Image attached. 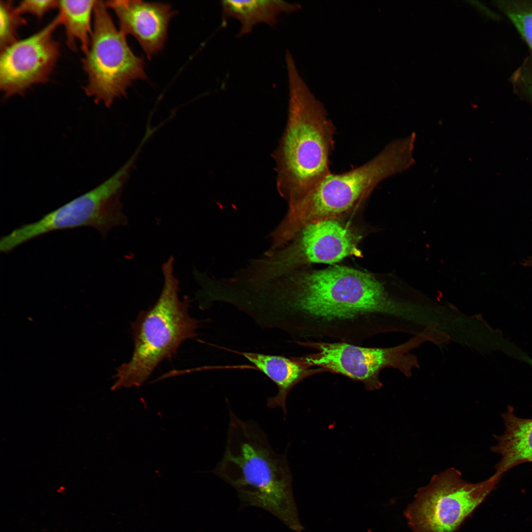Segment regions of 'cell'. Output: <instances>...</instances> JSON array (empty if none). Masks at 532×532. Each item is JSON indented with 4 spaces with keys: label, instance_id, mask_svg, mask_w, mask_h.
<instances>
[{
    "label": "cell",
    "instance_id": "obj_1",
    "mask_svg": "<svg viewBox=\"0 0 532 532\" xmlns=\"http://www.w3.org/2000/svg\"><path fill=\"white\" fill-rule=\"evenodd\" d=\"M264 326L295 341L361 345L395 330L400 304L374 274L345 266L302 268L264 285L257 296Z\"/></svg>",
    "mask_w": 532,
    "mask_h": 532
},
{
    "label": "cell",
    "instance_id": "obj_2",
    "mask_svg": "<svg viewBox=\"0 0 532 532\" xmlns=\"http://www.w3.org/2000/svg\"><path fill=\"white\" fill-rule=\"evenodd\" d=\"M225 451L213 473L235 490L241 507L262 508L300 532L286 453L274 451L256 422L242 420L230 406Z\"/></svg>",
    "mask_w": 532,
    "mask_h": 532
},
{
    "label": "cell",
    "instance_id": "obj_3",
    "mask_svg": "<svg viewBox=\"0 0 532 532\" xmlns=\"http://www.w3.org/2000/svg\"><path fill=\"white\" fill-rule=\"evenodd\" d=\"M289 84L287 124L274 153L277 189L287 203L311 191L330 173L335 127L322 103L300 75L291 53L285 55Z\"/></svg>",
    "mask_w": 532,
    "mask_h": 532
},
{
    "label": "cell",
    "instance_id": "obj_4",
    "mask_svg": "<svg viewBox=\"0 0 532 532\" xmlns=\"http://www.w3.org/2000/svg\"><path fill=\"white\" fill-rule=\"evenodd\" d=\"M174 262L170 256L162 265L164 284L156 303L140 311L132 324L133 353L129 362L117 368L112 390L139 388L161 362L176 355L184 341L197 335L200 321L188 314L189 298L179 297Z\"/></svg>",
    "mask_w": 532,
    "mask_h": 532
},
{
    "label": "cell",
    "instance_id": "obj_5",
    "mask_svg": "<svg viewBox=\"0 0 532 532\" xmlns=\"http://www.w3.org/2000/svg\"><path fill=\"white\" fill-rule=\"evenodd\" d=\"M413 149L407 139H397L363 165L342 173L331 172L309 193L288 204L286 227L296 233L311 224L339 218L358 208L383 180L414 165Z\"/></svg>",
    "mask_w": 532,
    "mask_h": 532
},
{
    "label": "cell",
    "instance_id": "obj_6",
    "mask_svg": "<svg viewBox=\"0 0 532 532\" xmlns=\"http://www.w3.org/2000/svg\"><path fill=\"white\" fill-rule=\"evenodd\" d=\"M361 237L339 218L311 224L283 247L266 250L250 260L243 275L249 284L258 287L311 264H333L348 257H360Z\"/></svg>",
    "mask_w": 532,
    "mask_h": 532
},
{
    "label": "cell",
    "instance_id": "obj_7",
    "mask_svg": "<svg viewBox=\"0 0 532 532\" xmlns=\"http://www.w3.org/2000/svg\"><path fill=\"white\" fill-rule=\"evenodd\" d=\"M133 156L102 183L39 220L24 224L2 236L0 251L8 253L44 234L81 227H92L105 237L112 229L128 225L121 194L134 163Z\"/></svg>",
    "mask_w": 532,
    "mask_h": 532
},
{
    "label": "cell",
    "instance_id": "obj_8",
    "mask_svg": "<svg viewBox=\"0 0 532 532\" xmlns=\"http://www.w3.org/2000/svg\"><path fill=\"white\" fill-rule=\"evenodd\" d=\"M93 32L82 60L86 95L109 107L137 79H146L143 60L133 53L125 35L115 27L104 1L96 0Z\"/></svg>",
    "mask_w": 532,
    "mask_h": 532
},
{
    "label": "cell",
    "instance_id": "obj_9",
    "mask_svg": "<svg viewBox=\"0 0 532 532\" xmlns=\"http://www.w3.org/2000/svg\"><path fill=\"white\" fill-rule=\"evenodd\" d=\"M501 476L471 483L458 469L449 468L434 474L417 490L404 516L413 532H456L494 489Z\"/></svg>",
    "mask_w": 532,
    "mask_h": 532
},
{
    "label": "cell",
    "instance_id": "obj_10",
    "mask_svg": "<svg viewBox=\"0 0 532 532\" xmlns=\"http://www.w3.org/2000/svg\"><path fill=\"white\" fill-rule=\"evenodd\" d=\"M426 335H419L402 344L391 347H368L338 341H295L314 352L296 359L308 368H320L324 372L345 376L362 383L368 391L380 389L383 384L381 371L389 367L406 373L414 366V357L408 350L418 346Z\"/></svg>",
    "mask_w": 532,
    "mask_h": 532
},
{
    "label": "cell",
    "instance_id": "obj_11",
    "mask_svg": "<svg viewBox=\"0 0 532 532\" xmlns=\"http://www.w3.org/2000/svg\"><path fill=\"white\" fill-rule=\"evenodd\" d=\"M60 25L58 14L38 32L0 52V89L5 97L23 94L49 79L60 55L53 36Z\"/></svg>",
    "mask_w": 532,
    "mask_h": 532
},
{
    "label": "cell",
    "instance_id": "obj_12",
    "mask_svg": "<svg viewBox=\"0 0 532 532\" xmlns=\"http://www.w3.org/2000/svg\"><path fill=\"white\" fill-rule=\"evenodd\" d=\"M104 3L117 16L120 32L133 36L149 58L162 50L175 13L169 4L134 0Z\"/></svg>",
    "mask_w": 532,
    "mask_h": 532
},
{
    "label": "cell",
    "instance_id": "obj_13",
    "mask_svg": "<svg viewBox=\"0 0 532 532\" xmlns=\"http://www.w3.org/2000/svg\"><path fill=\"white\" fill-rule=\"evenodd\" d=\"M239 354L276 384L278 392L267 399V405L270 408L280 407L285 415L287 413L286 399L290 391L306 378L325 372L320 368H308L302 365L295 357L287 358L281 355L245 352Z\"/></svg>",
    "mask_w": 532,
    "mask_h": 532
},
{
    "label": "cell",
    "instance_id": "obj_14",
    "mask_svg": "<svg viewBox=\"0 0 532 532\" xmlns=\"http://www.w3.org/2000/svg\"><path fill=\"white\" fill-rule=\"evenodd\" d=\"M502 418L505 431L492 449L501 456L495 472L500 476L519 464L532 462V419L518 417L512 409Z\"/></svg>",
    "mask_w": 532,
    "mask_h": 532
},
{
    "label": "cell",
    "instance_id": "obj_15",
    "mask_svg": "<svg viewBox=\"0 0 532 532\" xmlns=\"http://www.w3.org/2000/svg\"><path fill=\"white\" fill-rule=\"evenodd\" d=\"M221 3L223 23L228 18H234L240 22V29L237 34L239 37L250 33L259 24L275 27L280 14L294 12L301 8L299 3L277 0H227Z\"/></svg>",
    "mask_w": 532,
    "mask_h": 532
},
{
    "label": "cell",
    "instance_id": "obj_16",
    "mask_svg": "<svg viewBox=\"0 0 532 532\" xmlns=\"http://www.w3.org/2000/svg\"><path fill=\"white\" fill-rule=\"evenodd\" d=\"M96 0H59L60 24L65 29L66 43L73 50L79 43L85 54L88 50L93 32Z\"/></svg>",
    "mask_w": 532,
    "mask_h": 532
},
{
    "label": "cell",
    "instance_id": "obj_17",
    "mask_svg": "<svg viewBox=\"0 0 532 532\" xmlns=\"http://www.w3.org/2000/svg\"><path fill=\"white\" fill-rule=\"evenodd\" d=\"M492 3L511 23L532 55V0H495Z\"/></svg>",
    "mask_w": 532,
    "mask_h": 532
},
{
    "label": "cell",
    "instance_id": "obj_18",
    "mask_svg": "<svg viewBox=\"0 0 532 532\" xmlns=\"http://www.w3.org/2000/svg\"><path fill=\"white\" fill-rule=\"evenodd\" d=\"M12 0L0 1V51L17 42L19 28L27 23L26 19Z\"/></svg>",
    "mask_w": 532,
    "mask_h": 532
},
{
    "label": "cell",
    "instance_id": "obj_19",
    "mask_svg": "<svg viewBox=\"0 0 532 532\" xmlns=\"http://www.w3.org/2000/svg\"><path fill=\"white\" fill-rule=\"evenodd\" d=\"M512 91L532 105V55L527 56L509 78Z\"/></svg>",
    "mask_w": 532,
    "mask_h": 532
},
{
    "label": "cell",
    "instance_id": "obj_20",
    "mask_svg": "<svg viewBox=\"0 0 532 532\" xmlns=\"http://www.w3.org/2000/svg\"><path fill=\"white\" fill-rule=\"evenodd\" d=\"M59 0H26L21 1L16 7L22 15L32 14L40 19L51 10L58 8Z\"/></svg>",
    "mask_w": 532,
    "mask_h": 532
},
{
    "label": "cell",
    "instance_id": "obj_21",
    "mask_svg": "<svg viewBox=\"0 0 532 532\" xmlns=\"http://www.w3.org/2000/svg\"><path fill=\"white\" fill-rule=\"evenodd\" d=\"M468 2L476 8L485 16L493 18V19L496 18V14L479 1L472 0L468 1Z\"/></svg>",
    "mask_w": 532,
    "mask_h": 532
},
{
    "label": "cell",
    "instance_id": "obj_22",
    "mask_svg": "<svg viewBox=\"0 0 532 532\" xmlns=\"http://www.w3.org/2000/svg\"><path fill=\"white\" fill-rule=\"evenodd\" d=\"M521 265L524 266L532 267V256L523 260L521 262Z\"/></svg>",
    "mask_w": 532,
    "mask_h": 532
}]
</instances>
